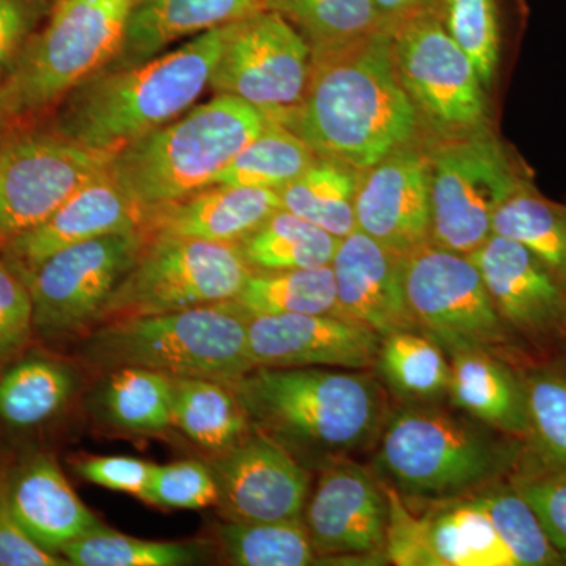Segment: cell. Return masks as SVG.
I'll list each match as a JSON object with an SVG mask.
<instances>
[{
    "instance_id": "cell-2",
    "label": "cell",
    "mask_w": 566,
    "mask_h": 566,
    "mask_svg": "<svg viewBox=\"0 0 566 566\" xmlns=\"http://www.w3.org/2000/svg\"><path fill=\"white\" fill-rule=\"evenodd\" d=\"M252 428L311 471L378 441L387 400L375 375L329 367H255L229 381Z\"/></svg>"
},
{
    "instance_id": "cell-18",
    "label": "cell",
    "mask_w": 566,
    "mask_h": 566,
    "mask_svg": "<svg viewBox=\"0 0 566 566\" xmlns=\"http://www.w3.org/2000/svg\"><path fill=\"white\" fill-rule=\"evenodd\" d=\"M469 259L510 333L536 348L566 340V286L538 256L493 233Z\"/></svg>"
},
{
    "instance_id": "cell-33",
    "label": "cell",
    "mask_w": 566,
    "mask_h": 566,
    "mask_svg": "<svg viewBox=\"0 0 566 566\" xmlns=\"http://www.w3.org/2000/svg\"><path fill=\"white\" fill-rule=\"evenodd\" d=\"M222 560L237 566H307L319 564L303 520L245 523L223 520L214 526Z\"/></svg>"
},
{
    "instance_id": "cell-32",
    "label": "cell",
    "mask_w": 566,
    "mask_h": 566,
    "mask_svg": "<svg viewBox=\"0 0 566 566\" xmlns=\"http://www.w3.org/2000/svg\"><path fill=\"white\" fill-rule=\"evenodd\" d=\"M233 303L248 318L268 315H335L333 268L252 271Z\"/></svg>"
},
{
    "instance_id": "cell-42",
    "label": "cell",
    "mask_w": 566,
    "mask_h": 566,
    "mask_svg": "<svg viewBox=\"0 0 566 566\" xmlns=\"http://www.w3.org/2000/svg\"><path fill=\"white\" fill-rule=\"evenodd\" d=\"M509 482L534 510L566 565V464L526 446Z\"/></svg>"
},
{
    "instance_id": "cell-23",
    "label": "cell",
    "mask_w": 566,
    "mask_h": 566,
    "mask_svg": "<svg viewBox=\"0 0 566 566\" xmlns=\"http://www.w3.org/2000/svg\"><path fill=\"white\" fill-rule=\"evenodd\" d=\"M281 210L274 189L214 185L178 202L144 210L147 237H178L212 243H240Z\"/></svg>"
},
{
    "instance_id": "cell-11",
    "label": "cell",
    "mask_w": 566,
    "mask_h": 566,
    "mask_svg": "<svg viewBox=\"0 0 566 566\" xmlns=\"http://www.w3.org/2000/svg\"><path fill=\"white\" fill-rule=\"evenodd\" d=\"M114 151L93 150L54 129L29 126L0 136V245L28 232L84 182L109 167Z\"/></svg>"
},
{
    "instance_id": "cell-34",
    "label": "cell",
    "mask_w": 566,
    "mask_h": 566,
    "mask_svg": "<svg viewBox=\"0 0 566 566\" xmlns=\"http://www.w3.org/2000/svg\"><path fill=\"white\" fill-rule=\"evenodd\" d=\"M99 405L114 427L161 433L174 427V378L147 368H115L104 381Z\"/></svg>"
},
{
    "instance_id": "cell-17",
    "label": "cell",
    "mask_w": 566,
    "mask_h": 566,
    "mask_svg": "<svg viewBox=\"0 0 566 566\" xmlns=\"http://www.w3.org/2000/svg\"><path fill=\"white\" fill-rule=\"evenodd\" d=\"M208 465L223 520L271 523L303 517L312 471L268 436L253 430L230 449L212 453Z\"/></svg>"
},
{
    "instance_id": "cell-35",
    "label": "cell",
    "mask_w": 566,
    "mask_h": 566,
    "mask_svg": "<svg viewBox=\"0 0 566 566\" xmlns=\"http://www.w3.org/2000/svg\"><path fill=\"white\" fill-rule=\"evenodd\" d=\"M318 155L300 136L268 118L266 128L234 156L214 185L277 189L296 180Z\"/></svg>"
},
{
    "instance_id": "cell-44",
    "label": "cell",
    "mask_w": 566,
    "mask_h": 566,
    "mask_svg": "<svg viewBox=\"0 0 566 566\" xmlns=\"http://www.w3.org/2000/svg\"><path fill=\"white\" fill-rule=\"evenodd\" d=\"M33 333L31 290L0 255V370L24 353Z\"/></svg>"
},
{
    "instance_id": "cell-28",
    "label": "cell",
    "mask_w": 566,
    "mask_h": 566,
    "mask_svg": "<svg viewBox=\"0 0 566 566\" xmlns=\"http://www.w3.org/2000/svg\"><path fill=\"white\" fill-rule=\"evenodd\" d=\"M76 389L73 368L46 356L14 360L0 375V420L25 430L50 422Z\"/></svg>"
},
{
    "instance_id": "cell-1",
    "label": "cell",
    "mask_w": 566,
    "mask_h": 566,
    "mask_svg": "<svg viewBox=\"0 0 566 566\" xmlns=\"http://www.w3.org/2000/svg\"><path fill=\"white\" fill-rule=\"evenodd\" d=\"M419 112L381 28L340 46L312 51L311 77L296 109L281 122L318 156L367 170L415 137Z\"/></svg>"
},
{
    "instance_id": "cell-15",
    "label": "cell",
    "mask_w": 566,
    "mask_h": 566,
    "mask_svg": "<svg viewBox=\"0 0 566 566\" xmlns=\"http://www.w3.org/2000/svg\"><path fill=\"white\" fill-rule=\"evenodd\" d=\"M389 499L387 560L398 566H516L493 521L472 495L415 510L385 485Z\"/></svg>"
},
{
    "instance_id": "cell-31",
    "label": "cell",
    "mask_w": 566,
    "mask_h": 566,
    "mask_svg": "<svg viewBox=\"0 0 566 566\" xmlns=\"http://www.w3.org/2000/svg\"><path fill=\"white\" fill-rule=\"evenodd\" d=\"M338 243L334 234L281 208L238 245L252 271H285L329 266Z\"/></svg>"
},
{
    "instance_id": "cell-9",
    "label": "cell",
    "mask_w": 566,
    "mask_h": 566,
    "mask_svg": "<svg viewBox=\"0 0 566 566\" xmlns=\"http://www.w3.org/2000/svg\"><path fill=\"white\" fill-rule=\"evenodd\" d=\"M430 158V243L471 255L493 234L495 212L527 185L493 134L469 133Z\"/></svg>"
},
{
    "instance_id": "cell-8",
    "label": "cell",
    "mask_w": 566,
    "mask_h": 566,
    "mask_svg": "<svg viewBox=\"0 0 566 566\" xmlns=\"http://www.w3.org/2000/svg\"><path fill=\"white\" fill-rule=\"evenodd\" d=\"M251 273L238 243L147 237L136 262L103 305L96 326L233 300Z\"/></svg>"
},
{
    "instance_id": "cell-49",
    "label": "cell",
    "mask_w": 566,
    "mask_h": 566,
    "mask_svg": "<svg viewBox=\"0 0 566 566\" xmlns=\"http://www.w3.org/2000/svg\"><path fill=\"white\" fill-rule=\"evenodd\" d=\"M2 80L3 71H0V85H2ZM7 132H9V129H7V126L3 125L2 115H0V136H2V134H6Z\"/></svg>"
},
{
    "instance_id": "cell-24",
    "label": "cell",
    "mask_w": 566,
    "mask_h": 566,
    "mask_svg": "<svg viewBox=\"0 0 566 566\" xmlns=\"http://www.w3.org/2000/svg\"><path fill=\"white\" fill-rule=\"evenodd\" d=\"M2 486L18 523L52 553L103 526L50 455L22 461Z\"/></svg>"
},
{
    "instance_id": "cell-30",
    "label": "cell",
    "mask_w": 566,
    "mask_h": 566,
    "mask_svg": "<svg viewBox=\"0 0 566 566\" xmlns=\"http://www.w3.org/2000/svg\"><path fill=\"white\" fill-rule=\"evenodd\" d=\"M360 174L348 164L318 156L296 180L277 189L281 208L342 240L356 230Z\"/></svg>"
},
{
    "instance_id": "cell-10",
    "label": "cell",
    "mask_w": 566,
    "mask_h": 566,
    "mask_svg": "<svg viewBox=\"0 0 566 566\" xmlns=\"http://www.w3.org/2000/svg\"><path fill=\"white\" fill-rule=\"evenodd\" d=\"M405 292L417 329L447 354L485 349L505 357L513 334L469 255L427 243L405 259Z\"/></svg>"
},
{
    "instance_id": "cell-46",
    "label": "cell",
    "mask_w": 566,
    "mask_h": 566,
    "mask_svg": "<svg viewBox=\"0 0 566 566\" xmlns=\"http://www.w3.org/2000/svg\"><path fill=\"white\" fill-rule=\"evenodd\" d=\"M54 3L55 0H0V71L6 73L48 20Z\"/></svg>"
},
{
    "instance_id": "cell-7",
    "label": "cell",
    "mask_w": 566,
    "mask_h": 566,
    "mask_svg": "<svg viewBox=\"0 0 566 566\" xmlns=\"http://www.w3.org/2000/svg\"><path fill=\"white\" fill-rule=\"evenodd\" d=\"M132 10L126 0H55L48 20L3 73L0 115L7 129L31 125L109 65Z\"/></svg>"
},
{
    "instance_id": "cell-27",
    "label": "cell",
    "mask_w": 566,
    "mask_h": 566,
    "mask_svg": "<svg viewBox=\"0 0 566 566\" xmlns=\"http://www.w3.org/2000/svg\"><path fill=\"white\" fill-rule=\"evenodd\" d=\"M174 427L211 453L223 452L253 431L229 382L174 378Z\"/></svg>"
},
{
    "instance_id": "cell-14",
    "label": "cell",
    "mask_w": 566,
    "mask_h": 566,
    "mask_svg": "<svg viewBox=\"0 0 566 566\" xmlns=\"http://www.w3.org/2000/svg\"><path fill=\"white\" fill-rule=\"evenodd\" d=\"M145 240L140 229L106 234L63 249L41 263L24 279L31 290L35 333L65 338L93 329Z\"/></svg>"
},
{
    "instance_id": "cell-6",
    "label": "cell",
    "mask_w": 566,
    "mask_h": 566,
    "mask_svg": "<svg viewBox=\"0 0 566 566\" xmlns=\"http://www.w3.org/2000/svg\"><path fill=\"white\" fill-rule=\"evenodd\" d=\"M248 323L232 300L114 319L93 327L84 342V359L103 371L139 367L172 378L229 382L255 368Z\"/></svg>"
},
{
    "instance_id": "cell-41",
    "label": "cell",
    "mask_w": 566,
    "mask_h": 566,
    "mask_svg": "<svg viewBox=\"0 0 566 566\" xmlns=\"http://www.w3.org/2000/svg\"><path fill=\"white\" fill-rule=\"evenodd\" d=\"M436 10L446 31L471 59L485 91H490L502 51L497 0H439Z\"/></svg>"
},
{
    "instance_id": "cell-37",
    "label": "cell",
    "mask_w": 566,
    "mask_h": 566,
    "mask_svg": "<svg viewBox=\"0 0 566 566\" xmlns=\"http://www.w3.org/2000/svg\"><path fill=\"white\" fill-rule=\"evenodd\" d=\"M303 33L312 51L340 46L381 28L375 0H266Z\"/></svg>"
},
{
    "instance_id": "cell-16",
    "label": "cell",
    "mask_w": 566,
    "mask_h": 566,
    "mask_svg": "<svg viewBox=\"0 0 566 566\" xmlns=\"http://www.w3.org/2000/svg\"><path fill=\"white\" fill-rule=\"evenodd\" d=\"M303 520L319 560L386 557L389 499L385 483L349 460L319 469Z\"/></svg>"
},
{
    "instance_id": "cell-43",
    "label": "cell",
    "mask_w": 566,
    "mask_h": 566,
    "mask_svg": "<svg viewBox=\"0 0 566 566\" xmlns=\"http://www.w3.org/2000/svg\"><path fill=\"white\" fill-rule=\"evenodd\" d=\"M218 497L210 465L188 460L156 464L144 501L159 509L200 510L218 505Z\"/></svg>"
},
{
    "instance_id": "cell-26",
    "label": "cell",
    "mask_w": 566,
    "mask_h": 566,
    "mask_svg": "<svg viewBox=\"0 0 566 566\" xmlns=\"http://www.w3.org/2000/svg\"><path fill=\"white\" fill-rule=\"evenodd\" d=\"M450 406L512 438L528 441L523 376L509 359L485 349L449 354Z\"/></svg>"
},
{
    "instance_id": "cell-29",
    "label": "cell",
    "mask_w": 566,
    "mask_h": 566,
    "mask_svg": "<svg viewBox=\"0 0 566 566\" xmlns=\"http://www.w3.org/2000/svg\"><path fill=\"white\" fill-rule=\"evenodd\" d=\"M375 367L406 403H439L449 395L452 368L447 352L422 331H395L381 337Z\"/></svg>"
},
{
    "instance_id": "cell-13",
    "label": "cell",
    "mask_w": 566,
    "mask_h": 566,
    "mask_svg": "<svg viewBox=\"0 0 566 566\" xmlns=\"http://www.w3.org/2000/svg\"><path fill=\"white\" fill-rule=\"evenodd\" d=\"M394 61L406 93L439 132L468 133L486 120V91L438 10L390 25Z\"/></svg>"
},
{
    "instance_id": "cell-40",
    "label": "cell",
    "mask_w": 566,
    "mask_h": 566,
    "mask_svg": "<svg viewBox=\"0 0 566 566\" xmlns=\"http://www.w3.org/2000/svg\"><path fill=\"white\" fill-rule=\"evenodd\" d=\"M528 441L536 452L566 464V359L527 365Z\"/></svg>"
},
{
    "instance_id": "cell-38",
    "label": "cell",
    "mask_w": 566,
    "mask_h": 566,
    "mask_svg": "<svg viewBox=\"0 0 566 566\" xmlns=\"http://www.w3.org/2000/svg\"><path fill=\"white\" fill-rule=\"evenodd\" d=\"M469 495L485 509L516 566L565 565L534 510L509 482V476Z\"/></svg>"
},
{
    "instance_id": "cell-3",
    "label": "cell",
    "mask_w": 566,
    "mask_h": 566,
    "mask_svg": "<svg viewBox=\"0 0 566 566\" xmlns=\"http://www.w3.org/2000/svg\"><path fill=\"white\" fill-rule=\"evenodd\" d=\"M227 25L139 65L98 71L59 103L51 129L93 150L117 153L174 122L210 85Z\"/></svg>"
},
{
    "instance_id": "cell-48",
    "label": "cell",
    "mask_w": 566,
    "mask_h": 566,
    "mask_svg": "<svg viewBox=\"0 0 566 566\" xmlns=\"http://www.w3.org/2000/svg\"><path fill=\"white\" fill-rule=\"evenodd\" d=\"M438 2L439 0H375V7L381 21L390 28L395 22L405 20L411 14L436 9Z\"/></svg>"
},
{
    "instance_id": "cell-45",
    "label": "cell",
    "mask_w": 566,
    "mask_h": 566,
    "mask_svg": "<svg viewBox=\"0 0 566 566\" xmlns=\"http://www.w3.org/2000/svg\"><path fill=\"white\" fill-rule=\"evenodd\" d=\"M156 464L133 457H91L76 464L77 474L93 485L122 491L144 501Z\"/></svg>"
},
{
    "instance_id": "cell-12",
    "label": "cell",
    "mask_w": 566,
    "mask_h": 566,
    "mask_svg": "<svg viewBox=\"0 0 566 566\" xmlns=\"http://www.w3.org/2000/svg\"><path fill=\"white\" fill-rule=\"evenodd\" d=\"M311 69L312 48L303 33L268 9L227 25L210 87L281 123L303 102Z\"/></svg>"
},
{
    "instance_id": "cell-21",
    "label": "cell",
    "mask_w": 566,
    "mask_h": 566,
    "mask_svg": "<svg viewBox=\"0 0 566 566\" xmlns=\"http://www.w3.org/2000/svg\"><path fill=\"white\" fill-rule=\"evenodd\" d=\"M144 210L134 202L109 167L70 196L50 218L0 245V255L21 275H31L54 253L106 237L140 229Z\"/></svg>"
},
{
    "instance_id": "cell-22",
    "label": "cell",
    "mask_w": 566,
    "mask_h": 566,
    "mask_svg": "<svg viewBox=\"0 0 566 566\" xmlns=\"http://www.w3.org/2000/svg\"><path fill=\"white\" fill-rule=\"evenodd\" d=\"M335 315L370 327L379 337L417 329L405 292V259L354 230L342 238L331 263Z\"/></svg>"
},
{
    "instance_id": "cell-25",
    "label": "cell",
    "mask_w": 566,
    "mask_h": 566,
    "mask_svg": "<svg viewBox=\"0 0 566 566\" xmlns=\"http://www.w3.org/2000/svg\"><path fill=\"white\" fill-rule=\"evenodd\" d=\"M268 10L266 0H150L129 13L120 50L104 69L139 65L185 36Z\"/></svg>"
},
{
    "instance_id": "cell-19",
    "label": "cell",
    "mask_w": 566,
    "mask_h": 566,
    "mask_svg": "<svg viewBox=\"0 0 566 566\" xmlns=\"http://www.w3.org/2000/svg\"><path fill=\"white\" fill-rule=\"evenodd\" d=\"M356 229L403 259L430 243V158L403 147L363 170Z\"/></svg>"
},
{
    "instance_id": "cell-20",
    "label": "cell",
    "mask_w": 566,
    "mask_h": 566,
    "mask_svg": "<svg viewBox=\"0 0 566 566\" xmlns=\"http://www.w3.org/2000/svg\"><path fill=\"white\" fill-rule=\"evenodd\" d=\"M253 367H329L370 370L381 337L344 316L268 315L248 323Z\"/></svg>"
},
{
    "instance_id": "cell-47",
    "label": "cell",
    "mask_w": 566,
    "mask_h": 566,
    "mask_svg": "<svg viewBox=\"0 0 566 566\" xmlns=\"http://www.w3.org/2000/svg\"><path fill=\"white\" fill-rule=\"evenodd\" d=\"M62 554L52 553L36 543L18 523L0 483V566H66Z\"/></svg>"
},
{
    "instance_id": "cell-39",
    "label": "cell",
    "mask_w": 566,
    "mask_h": 566,
    "mask_svg": "<svg viewBox=\"0 0 566 566\" xmlns=\"http://www.w3.org/2000/svg\"><path fill=\"white\" fill-rule=\"evenodd\" d=\"M199 543L148 542L98 527L61 549L74 566H182L199 560Z\"/></svg>"
},
{
    "instance_id": "cell-50",
    "label": "cell",
    "mask_w": 566,
    "mask_h": 566,
    "mask_svg": "<svg viewBox=\"0 0 566 566\" xmlns=\"http://www.w3.org/2000/svg\"><path fill=\"white\" fill-rule=\"evenodd\" d=\"M126 2H128L129 6L133 7V9H136V7L142 6V3L150 2V0H126Z\"/></svg>"
},
{
    "instance_id": "cell-4",
    "label": "cell",
    "mask_w": 566,
    "mask_h": 566,
    "mask_svg": "<svg viewBox=\"0 0 566 566\" xmlns=\"http://www.w3.org/2000/svg\"><path fill=\"white\" fill-rule=\"evenodd\" d=\"M375 465L408 506L452 501L506 479L527 442L457 408L408 403L387 416Z\"/></svg>"
},
{
    "instance_id": "cell-36",
    "label": "cell",
    "mask_w": 566,
    "mask_h": 566,
    "mask_svg": "<svg viewBox=\"0 0 566 566\" xmlns=\"http://www.w3.org/2000/svg\"><path fill=\"white\" fill-rule=\"evenodd\" d=\"M493 233L523 244L566 286V207L524 185L495 212Z\"/></svg>"
},
{
    "instance_id": "cell-5",
    "label": "cell",
    "mask_w": 566,
    "mask_h": 566,
    "mask_svg": "<svg viewBox=\"0 0 566 566\" xmlns=\"http://www.w3.org/2000/svg\"><path fill=\"white\" fill-rule=\"evenodd\" d=\"M252 104L218 93L174 122L115 153L112 177L142 210L178 202L214 186L216 177L266 128Z\"/></svg>"
}]
</instances>
